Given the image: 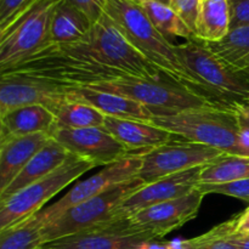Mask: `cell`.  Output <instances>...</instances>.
<instances>
[{
	"label": "cell",
	"mask_w": 249,
	"mask_h": 249,
	"mask_svg": "<svg viewBox=\"0 0 249 249\" xmlns=\"http://www.w3.org/2000/svg\"><path fill=\"white\" fill-rule=\"evenodd\" d=\"M50 139L49 133H40L0 141V192L16 179L27 163Z\"/></svg>",
	"instance_id": "18"
},
{
	"label": "cell",
	"mask_w": 249,
	"mask_h": 249,
	"mask_svg": "<svg viewBox=\"0 0 249 249\" xmlns=\"http://www.w3.org/2000/svg\"><path fill=\"white\" fill-rule=\"evenodd\" d=\"M175 48L180 62L196 83L199 96L224 108L249 104V74L233 70L197 38Z\"/></svg>",
	"instance_id": "3"
},
{
	"label": "cell",
	"mask_w": 249,
	"mask_h": 249,
	"mask_svg": "<svg viewBox=\"0 0 249 249\" xmlns=\"http://www.w3.org/2000/svg\"><path fill=\"white\" fill-rule=\"evenodd\" d=\"M242 179H249V158L225 155L204 165L199 185L226 184Z\"/></svg>",
	"instance_id": "25"
},
{
	"label": "cell",
	"mask_w": 249,
	"mask_h": 249,
	"mask_svg": "<svg viewBox=\"0 0 249 249\" xmlns=\"http://www.w3.org/2000/svg\"><path fill=\"white\" fill-rule=\"evenodd\" d=\"M40 249H41V248H40Z\"/></svg>",
	"instance_id": "38"
},
{
	"label": "cell",
	"mask_w": 249,
	"mask_h": 249,
	"mask_svg": "<svg viewBox=\"0 0 249 249\" xmlns=\"http://www.w3.org/2000/svg\"><path fill=\"white\" fill-rule=\"evenodd\" d=\"M143 185H146L145 182L136 177L67 209L43 228L45 245L51 241L84 232L112 221L122 203Z\"/></svg>",
	"instance_id": "6"
},
{
	"label": "cell",
	"mask_w": 249,
	"mask_h": 249,
	"mask_svg": "<svg viewBox=\"0 0 249 249\" xmlns=\"http://www.w3.org/2000/svg\"><path fill=\"white\" fill-rule=\"evenodd\" d=\"M134 1L139 2V4H142V2H145V1H148V0H134Z\"/></svg>",
	"instance_id": "37"
},
{
	"label": "cell",
	"mask_w": 249,
	"mask_h": 249,
	"mask_svg": "<svg viewBox=\"0 0 249 249\" xmlns=\"http://www.w3.org/2000/svg\"><path fill=\"white\" fill-rule=\"evenodd\" d=\"M92 26L94 23L84 12L66 0H60L51 16L49 44L77 43L89 34Z\"/></svg>",
	"instance_id": "21"
},
{
	"label": "cell",
	"mask_w": 249,
	"mask_h": 249,
	"mask_svg": "<svg viewBox=\"0 0 249 249\" xmlns=\"http://www.w3.org/2000/svg\"><path fill=\"white\" fill-rule=\"evenodd\" d=\"M198 189L204 195H224V196L233 197V198L241 199V201L249 203V179L237 180V181L226 182V184H201L198 185Z\"/></svg>",
	"instance_id": "29"
},
{
	"label": "cell",
	"mask_w": 249,
	"mask_h": 249,
	"mask_svg": "<svg viewBox=\"0 0 249 249\" xmlns=\"http://www.w3.org/2000/svg\"><path fill=\"white\" fill-rule=\"evenodd\" d=\"M204 196L197 187L186 196L147 207L118 220L128 230L147 233L160 240L196 218Z\"/></svg>",
	"instance_id": "11"
},
{
	"label": "cell",
	"mask_w": 249,
	"mask_h": 249,
	"mask_svg": "<svg viewBox=\"0 0 249 249\" xmlns=\"http://www.w3.org/2000/svg\"><path fill=\"white\" fill-rule=\"evenodd\" d=\"M230 29L231 12L229 0H202L195 28V38L204 43H216Z\"/></svg>",
	"instance_id": "22"
},
{
	"label": "cell",
	"mask_w": 249,
	"mask_h": 249,
	"mask_svg": "<svg viewBox=\"0 0 249 249\" xmlns=\"http://www.w3.org/2000/svg\"><path fill=\"white\" fill-rule=\"evenodd\" d=\"M153 26L167 39L180 36L186 40L195 38V34L170 5H164L156 0H148L141 4Z\"/></svg>",
	"instance_id": "27"
},
{
	"label": "cell",
	"mask_w": 249,
	"mask_h": 249,
	"mask_svg": "<svg viewBox=\"0 0 249 249\" xmlns=\"http://www.w3.org/2000/svg\"><path fill=\"white\" fill-rule=\"evenodd\" d=\"M84 12L92 23H96L105 14L109 0H66Z\"/></svg>",
	"instance_id": "31"
},
{
	"label": "cell",
	"mask_w": 249,
	"mask_h": 249,
	"mask_svg": "<svg viewBox=\"0 0 249 249\" xmlns=\"http://www.w3.org/2000/svg\"><path fill=\"white\" fill-rule=\"evenodd\" d=\"M151 123L182 140L240 156L241 125L231 108L206 106L172 116L153 117Z\"/></svg>",
	"instance_id": "4"
},
{
	"label": "cell",
	"mask_w": 249,
	"mask_h": 249,
	"mask_svg": "<svg viewBox=\"0 0 249 249\" xmlns=\"http://www.w3.org/2000/svg\"><path fill=\"white\" fill-rule=\"evenodd\" d=\"M68 97L89 104L99 109L106 117L121 119H134V121L148 122L151 123L155 114L139 102L107 91L90 89V88H66Z\"/></svg>",
	"instance_id": "17"
},
{
	"label": "cell",
	"mask_w": 249,
	"mask_h": 249,
	"mask_svg": "<svg viewBox=\"0 0 249 249\" xmlns=\"http://www.w3.org/2000/svg\"><path fill=\"white\" fill-rule=\"evenodd\" d=\"M225 155L223 151L202 143L173 139L143 153L138 177L145 184H151L178 173L203 167Z\"/></svg>",
	"instance_id": "9"
},
{
	"label": "cell",
	"mask_w": 249,
	"mask_h": 249,
	"mask_svg": "<svg viewBox=\"0 0 249 249\" xmlns=\"http://www.w3.org/2000/svg\"><path fill=\"white\" fill-rule=\"evenodd\" d=\"M232 221L235 235H249V207L245 212L233 216Z\"/></svg>",
	"instance_id": "33"
},
{
	"label": "cell",
	"mask_w": 249,
	"mask_h": 249,
	"mask_svg": "<svg viewBox=\"0 0 249 249\" xmlns=\"http://www.w3.org/2000/svg\"><path fill=\"white\" fill-rule=\"evenodd\" d=\"M49 46L73 60L106 66L136 77L158 80L162 79L160 75H164L129 43L107 14L94 23L89 34L82 40L63 45L49 44Z\"/></svg>",
	"instance_id": "1"
},
{
	"label": "cell",
	"mask_w": 249,
	"mask_h": 249,
	"mask_svg": "<svg viewBox=\"0 0 249 249\" xmlns=\"http://www.w3.org/2000/svg\"><path fill=\"white\" fill-rule=\"evenodd\" d=\"M231 109L235 112L241 128L249 130V104L236 105Z\"/></svg>",
	"instance_id": "34"
},
{
	"label": "cell",
	"mask_w": 249,
	"mask_h": 249,
	"mask_svg": "<svg viewBox=\"0 0 249 249\" xmlns=\"http://www.w3.org/2000/svg\"><path fill=\"white\" fill-rule=\"evenodd\" d=\"M143 153H135V155L128 156V157L118 160L117 163L107 165L97 174L92 175L84 181L73 186L56 203L41 209L34 216L41 225L45 226L46 224L55 220L67 209L72 208L82 202L88 201L92 197L99 196L102 192L107 191L117 185L134 179L140 173Z\"/></svg>",
	"instance_id": "10"
},
{
	"label": "cell",
	"mask_w": 249,
	"mask_h": 249,
	"mask_svg": "<svg viewBox=\"0 0 249 249\" xmlns=\"http://www.w3.org/2000/svg\"><path fill=\"white\" fill-rule=\"evenodd\" d=\"M158 238L128 230L121 220H112L84 232L51 241L41 249H153Z\"/></svg>",
	"instance_id": "14"
},
{
	"label": "cell",
	"mask_w": 249,
	"mask_h": 249,
	"mask_svg": "<svg viewBox=\"0 0 249 249\" xmlns=\"http://www.w3.org/2000/svg\"><path fill=\"white\" fill-rule=\"evenodd\" d=\"M53 128H105L106 116L89 104L68 97L55 112ZM51 129V130H53Z\"/></svg>",
	"instance_id": "24"
},
{
	"label": "cell",
	"mask_w": 249,
	"mask_h": 249,
	"mask_svg": "<svg viewBox=\"0 0 249 249\" xmlns=\"http://www.w3.org/2000/svg\"><path fill=\"white\" fill-rule=\"evenodd\" d=\"M231 28L249 26V0H229Z\"/></svg>",
	"instance_id": "32"
},
{
	"label": "cell",
	"mask_w": 249,
	"mask_h": 249,
	"mask_svg": "<svg viewBox=\"0 0 249 249\" xmlns=\"http://www.w3.org/2000/svg\"><path fill=\"white\" fill-rule=\"evenodd\" d=\"M55 114L40 105L22 106L0 116V141L33 134H50Z\"/></svg>",
	"instance_id": "20"
},
{
	"label": "cell",
	"mask_w": 249,
	"mask_h": 249,
	"mask_svg": "<svg viewBox=\"0 0 249 249\" xmlns=\"http://www.w3.org/2000/svg\"><path fill=\"white\" fill-rule=\"evenodd\" d=\"M106 14L129 43L165 78L197 94V85L179 60L177 48L152 24L141 4L134 0H109ZM198 95V94H197Z\"/></svg>",
	"instance_id": "2"
},
{
	"label": "cell",
	"mask_w": 249,
	"mask_h": 249,
	"mask_svg": "<svg viewBox=\"0 0 249 249\" xmlns=\"http://www.w3.org/2000/svg\"><path fill=\"white\" fill-rule=\"evenodd\" d=\"M50 136L60 142L71 155L78 156L92 163L95 167H107L138 153L122 145L105 128H53L50 131Z\"/></svg>",
	"instance_id": "12"
},
{
	"label": "cell",
	"mask_w": 249,
	"mask_h": 249,
	"mask_svg": "<svg viewBox=\"0 0 249 249\" xmlns=\"http://www.w3.org/2000/svg\"><path fill=\"white\" fill-rule=\"evenodd\" d=\"M201 1L202 0H172V2H170L172 9L189 26V28L194 32V34L199 7H201Z\"/></svg>",
	"instance_id": "30"
},
{
	"label": "cell",
	"mask_w": 249,
	"mask_h": 249,
	"mask_svg": "<svg viewBox=\"0 0 249 249\" xmlns=\"http://www.w3.org/2000/svg\"><path fill=\"white\" fill-rule=\"evenodd\" d=\"M203 167L194 168L186 172L163 178L151 184L143 185L141 189L130 195L122 203V206L116 211L113 220L123 219L143 208L162 203V202L172 201V199L186 196L190 192L195 191L199 185Z\"/></svg>",
	"instance_id": "15"
},
{
	"label": "cell",
	"mask_w": 249,
	"mask_h": 249,
	"mask_svg": "<svg viewBox=\"0 0 249 249\" xmlns=\"http://www.w3.org/2000/svg\"><path fill=\"white\" fill-rule=\"evenodd\" d=\"M105 129L133 152L143 153L169 142L177 136L148 122L106 117Z\"/></svg>",
	"instance_id": "16"
},
{
	"label": "cell",
	"mask_w": 249,
	"mask_h": 249,
	"mask_svg": "<svg viewBox=\"0 0 249 249\" xmlns=\"http://www.w3.org/2000/svg\"><path fill=\"white\" fill-rule=\"evenodd\" d=\"M70 156L71 153L60 142L51 138L27 163L16 179L4 191L0 192V202L5 201L12 195L23 190L24 187L39 181L46 175L55 172L70 158Z\"/></svg>",
	"instance_id": "19"
},
{
	"label": "cell",
	"mask_w": 249,
	"mask_h": 249,
	"mask_svg": "<svg viewBox=\"0 0 249 249\" xmlns=\"http://www.w3.org/2000/svg\"><path fill=\"white\" fill-rule=\"evenodd\" d=\"M156 1L162 2V4H164V5H170V2H172V0H156Z\"/></svg>",
	"instance_id": "36"
},
{
	"label": "cell",
	"mask_w": 249,
	"mask_h": 249,
	"mask_svg": "<svg viewBox=\"0 0 249 249\" xmlns=\"http://www.w3.org/2000/svg\"><path fill=\"white\" fill-rule=\"evenodd\" d=\"M232 218L221 223L198 237L186 240V249H240L231 240Z\"/></svg>",
	"instance_id": "28"
},
{
	"label": "cell",
	"mask_w": 249,
	"mask_h": 249,
	"mask_svg": "<svg viewBox=\"0 0 249 249\" xmlns=\"http://www.w3.org/2000/svg\"><path fill=\"white\" fill-rule=\"evenodd\" d=\"M58 1L39 0L0 32V73L16 67L48 45L51 16Z\"/></svg>",
	"instance_id": "8"
},
{
	"label": "cell",
	"mask_w": 249,
	"mask_h": 249,
	"mask_svg": "<svg viewBox=\"0 0 249 249\" xmlns=\"http://www.w3.org/2000/svg\"><path fill=\"white\" fill-rule=\"evenodd\" d=\"M90 89L129 97L150 109L155 117L172 116L187 109L213 106L206 99L170 79L151 80L124 74L97 83Z\"/></svg>",
	"instance_id": "5"
},
{
	"label": "cell",
	"mask_w": 249,
	"mask_h": 249,
	"mask_svg": "<svg viewBox=\"0 0 249 249\" xmlns=\"http://www.w3.org/2000/svg\"><path fill=\"white\" fill-rule=\"evenodd\" d=\"M67 99V89L51 82L17 73H1L0 116L22 106L40 105L55 113Z\"/></svg>",
	"instance_id": "13"
},
{
	"label": "cell",
	"mask_w": 249,
	"mask_h": 249,
	"mask_svg": "<svg viewBox=\"0 0 249 249\" xmlns=\"http://www.w3.org/2000/svg\"><path fill=\"white\" fill-rule=\"evenodd\" d=\"M44 226L31 216L0 231V249H40L45 245Z\"/></svg>",
	"instance_id": "26"
},
{
	"label": "cell",
	"mask_w": 249,
	"mask_h": 249,
	"mask_svg": "<svg viewBox=\"0 0 249 249\" xmlns=\"http://www.w3.org/2000/svg\"><path fill=\"white\" fill-rule=\"evenodd\" d=\"M92 168V163L71 155L55 172L0 202V231L36 215L53 196Z\"/></svg>",
	"instance_id": "7"
},
{
	"label": "cell",
	"mask_w": 249,
	"mask_h": 249,
	"mask_svg": "<svg viewBox=\"0 0 249 249\" xmlns=\"http://www.w3.org/2000/svg\"><path fill=\"white\" fill-rule=\"evenodd\" d=\"M206 44L233 70L249 74V26L231 28L221 40Z\"/></svg>",
	"instance_id": "23"
},
{
	"label": "cell",
	"mask_w": 249,
	"mask_h": 249,
	"mask_svg": "<svg viewBox=\"0 0 249 249\" xmlns=\"http://www.w3.org/2000/svg\"><path fill=\"white\" fill-rule=\"evenodd\" d=\"M231 240L240 249H249V235H235L232 231Z\"/></svg>",
	"instance_id": "35"
}]
</instances>
